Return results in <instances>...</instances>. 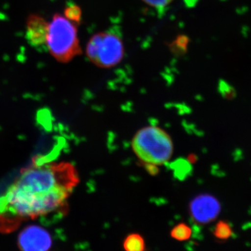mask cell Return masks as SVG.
<instances>
[{
    "label": "cell",
    "mask_w": 251,
    "mask_h": 251,
    "mask_svg": "<svg viewBox=\"0 0 251 251\" xmlns=\"http://www.w3.org/2000/svg\"><path fill=\"white\" fill-rule=\"evenodd\" d=\"M78 181L71 163L34 158L0 196V232L9 233L24 221L65 213L68 198Z\"/></svg>",
    "instance_id": "6da1fadb"
},
{
    "label": "cell",
    "mask_w": 251,
    "mask_h": 251,
    "mask_svg": "<svg viewBox=\"0 0 251 251\" xmlns=\"http://www.w3.org/2000/svg\"><path fill=\"white\" fill-rule=\"evenodd\" d=\"M132 148L145 164L161 166L171 159L173 144L171 136L159 127L148 126L135 134Z\"/></svg>",
    "instance_id": "7a4b0ae2"
},
{
    "label": "cell",
    "mask_w": 251,
    "mask_h": 251,
    "mask_svg": "<svg viewBox=\"0 0 251 251\" xmlns=\"http://www.w3.org/2000/svg\"><path fill=\"white\" fill-rule=\"evenodd\" d=\"M46 46L57 62L67 63L82 53L75 23L56 14L49 23Z\"/></svg>",
    "instance_id": "3957f363"
},
{
    "label": "cell",
    "mask_w": 251,
    "mask_h": 251,
    "mask_svg": "<svg viewBox=\"0 0 251 251\" xmlns=\"http://www.w3.org/2000/svg\"><path fill=\"white\" fill-rule=\"evenodd\" d=\"M86 54L97 67L109 69L120 64L125 54L122 38L112 30L101 31L90 38Z\"/></svg>",
    "instance_id": "277c9868"
},
{
    "label": "cell",
    "mask_w": 251,
    "mask_h": 251,
    "mask_svg": "<svg viewBox=\"0 0 251 251\" xmlns=\"http://www.w3.org/2000/svg\"><path fill=\"white\" fill-rule=\"evenodd\" d=\"M220 211L221 204L218 200L211 195H200L190 204L191 217L198 224L212 222L219 216Z\"/></svg>",
    "instance_id": "5b68a950"
},
{
    "label": "cell",
    "mask_w": 251,
    "mask_h": 251,
    "mask_svg": "<svg viewBox=\"0 0 251 251\" xmlns=\"http://www.w3.org/2000/svg\"><path fill=\"white\" fill-rule=\"evenodd\" d=\"M18 244L21 250L44 251L52 246V239L49 232L40 226H29L21 231Z\"/></svg>",
    "instance_id": "8992f818"
},
{
    "label": "cell",
    "mask_w": 251,
    "mask_h": 251,
    "mask_svg": "<svg viewBox=\"0 0 251 251\" xmlns=\"http://www.w3.org/2000/svg\"><path fill=\"white\" fill-rule=\"evenodd\" d=\"M49 23L39 14L29 15L26 21V38L30 45L41 47L46 45Z\"/></svg>",
    "instance_id": "52a82bcc"
},
{
    "label": "cell",
    "mask_w": 251,
    "mask_h": 251,
    "mask_svg": "<svg viewBox=\"0 0 251 251\" xmlns=\"http://www.w3.org/2000/svg\"><path fill=\"white\" fill-rule=\"evenodd\" d=\"M145 241L141 235L131 234L126 238L124 248L127 251H143L145 250Z\"/></svg>",
    "instance_id": "ba28073f"
},
{
    "label": "cell",
    "mask_w": 251,
    "mask_h": 251,
    "mask_svg": "<svg viewBox=\"0 0 251 251\" xmlns=\"http://www.w3.org/2000/svg\"><path fill=\"white\" fill-rule=\"evenodd\" d=\"M213 233L220 240H227L234 234L231 225L224 221H219L216 225Z\"/></svg>",
    "instance_id": "9c48e42d"
},
{
    "label": "cell",
    "mask_w": 251,
    "mask_h": 251,
    "mask_svg": "<svg viewBox=\"0 0 251 251\" xmlns=\"http://www.w3.org/2000/svg\"><path fill=\"white\" fill-rule=\"evenodd\" d=\"M171 234L173 239L182 242L190 239L192 234V229L188 225L179 224L173 227Z\"/></svg>",
    "instance_id": "30bf717a"
},
{
    "label": "cell",
    "mask_w": 251,
    "mask_h": 251,
    "mask_svg": "<svg viewBox=\"0 0 251 251\" xmlns=\"http://www.w3.org/2000/svg\"><path fill=\"white\" fill-rule=\"evenodd\" d=\"M64 16L72 22L78 23L82 17V10L77 5H70L64 10Z\"/></svg>",
    "instance_id": "8fae6325"
},
{
    "label": "cell",
    "mask_w": 251,
    "mask_h": 251,
    "mask_svg": "<svg viewBox=\"0 0 251 251\" xmlns=\"http://www.w3.org/2000/svg\"><path fill=\"white\" fill-rule=\"evenodd\" d=\"M219 92L224 98L229 100L233 99L236 97L235 90L225 80H220Z\"/></svg>",
    "instance_id": "7c38bea8"
},
{
    "label": "cell",
    "mask_w": 251,
    "mask_h": 251,
    "mask_svg": "<svg viewBox=\"0 0 251 251\" xmlns=\"http://www.w3.org/2000/svg\"><path fill=\"white\" fill-rule=\"evenodd\" d=\"M149 6L156 9H163L169 5L173 0H143Z\"/></svg>",
    "instance_id": "4fadbf2b"
},
{
    "label": "cell",
    "mask_w": 251,
    "mask_h": 251,
    "mask_svg": "<svg viewBox=\"0 0 251 251\" xmlns=\"http://www.w3.org/2000/svg\"><path fill=\"white\" fill-rule=\"evenodd\" d=\"M188 41V39L186 38V36H179V39L176 41V47L184 50L186 49V46H187Z\"/></svg>",
    "instance_id": "5bb4252c"
},
{
    "label": "cell",
    "mask_w": 251,
    "mask_h": 251,
    "mask_svg": "<svg viewBox=\"0 0 251 251\" xmlns=\"http://www.w3.org/2000/svg\"><path fill=\"white\" fill-rule=\"evenodd\" d=\"M186 5L188 6H193L196 4L198 0H184Z\"/></svg>",
    "instance_id": "9a60e30c"
}]
</instances>
